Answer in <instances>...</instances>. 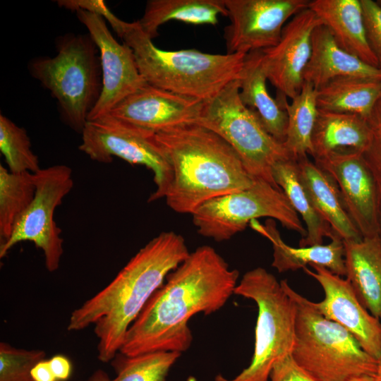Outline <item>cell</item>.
Segmentation results:
<instances>
[{
    "label": "cell",
    "mask_w": 381,
    "mask_h": 381,
    "mask_svg": "<svg viewBox=\"0 0 381 381\" xmlns=\"http://www.w3.org/2000/svg\"><path fill=\"white\" fill-rule=\"evenodd\" d=\"M238 277L213 248H197L151 296L128 329L119 352L135 356L187 351L193 341L189 320L220 310L234 294Z\"/></svg>",
    "instance_id": "cell-1"
},
{
    "label": "cell",
    "mask_w": 381,
    "mask_h": 381,
    "mask_svg": "<svg viewBox=\"0 0 381 381\" xmlns=\"http://www.w3.org/2000/svg\"><path fill=\"white\" fill-rule=\"evenodd\" d=\"M189 253L181 235L172 231L160 233L106 287L71 313L68 330L95 325L98 358L103 363L111 361L151 296Z\"/></svg>",
    "instance_id": "cell-2"
},
{
    "label": "cell",
    "mask_w": 381,
    "mask_h": 381,
    "mask_svg": "<svg viewBox=\"0 0 381 381\" xmlns=\"http://www.w3.org/2000/svg\"><path fill=\"white\" fill-rule=\"evenodd\" d=\"M172 169L165 200L181 214H193L216 198L248 188L253 179L234 149L213 131L196 123L155 133Z\"/></svg>",
    "instance_id": "cell-3"
},
{
    "label": "cell",
    "mask_w": 381,
    "mask_h": 381,
    "mask_svg": "<svg viewBox=\"0 0 381 381\" xmlns=\"http://www.w3.org/2000/svg\"><path fill=\"white\" fill-rule=\"evenodd\" d=\"M121 39L132 49L147 84L202 102L239 79L246 55L210 54L195 49L162 50L153 44L137 20L127 23Z\"/></svg>",
    "instance_id": "cell-4"
},
{
    "label": "cell",
    "mask_w": 381,
    "mask_h": 381,
    "mask_svg": "<svg viewBox=\"0 0 381 381\" xmlns=\"http://www.w3.org/2000/svg\"><path fill=\"white\" fill-rule=\"evenodd\" d=\"M281 282L296 304L294 361L317 381L375 377L377 361L346 329L324 317L313 302Z\"/></svg>",
    "instance_id": "cell-5"
},
{
    "label": "cell",
    "mask_w": 381,
    "mask_h": 381,
    "mask_svg": "<svg viewBox=\"0 0 381 381\" xmlns=\"http://www.w3.org/2000/svg\"><path fill=\"white\" fill-rule=\"evenodd\" d=\"M54 57L30 61L31 75L58 103L64 122L82 133L102 88L99 49L88 35L68 34L56 42Z\"/></svg>",
    "instance_id": "cell-6"
},
{
    "label": "cell",
    "mask_w": 381,
    "mask_h": 381,
    "mask_svg": "<svg viewBox=\"0 0 381 381\" xmlns=\"http://www.w3.org/2000/svg\"><path fill=\"white\" fill-rule=\"evenodd\" d=\"M234 294L257 305L254 352L249 365L238 375L227 378L218 374L214 381H269L274 365L292 353L296 304L281 281L260 267L243 274Z\"/></svg>",
    "instance_id": "cell-7"
},
{
    "label": "cell",
    "mask_w": 381,
    "mask_h": 381,
    "mask_svg": "<svg viewBox=\"0 0 381 381\" xmlns=\"http://www.w3.org/2000/svg\"><path fill=\"white\" fill-rule=\"evenodd\" d=\"M196 124L225 140L253 179L279 188L273 179L272 169L277 163L293 158L283 143L274 138L256 114L243 104L239 97L238 79L203 102Z\"/></svg>",
    "instance_id": "cell-8"
},
{
    "label": "cell",
    "mask_w": 381,
    "mask_h": 381,
    "mask_svg": "<svg viewBox=\"0 0 381 381\" xmlns=\"http://www.w3.org/2000/svg\"><path fill=\"white\" fill-rule=\"evenodd\" d=\"M201 236L224 241L243 231L253 220L268 217L304 238L307 231L283 190L270 183L254 180L248 188L212 199L193 214Z\"/></svg>",
    "instance_id": "cell-9"
},
{
    "label": "cell",
    "mask_w": 381,
    "mask_h": 381,
    "mask_svg": "<svg viewBox=\"0 0 381 381\" xmlns=\"http://www.w3.org/2000/svg\"><path fill=\"white\" fill-rule=\"evenodd\" d=\"M81 135L79 150L94 161L107 164L117 157L151 169L156 190L148 201L165 198L172 182V169L155 133L103 116L87 121Z\"/></svg>",
    "instance_id": "cell-10"
},
{
    "label": "cell",
    "mask_w": 381,
    "mask_h": 381,
    "mask_svg": "<svg viewBox=\"0 0 381 381\" xmlns=\"http://www.w3.org/2000/svg\"><path fill=\"white\" fill-rule=\"evenodd\" d=\"M72 176L71 168L65 164L40 169L34 173V198L16 223L10 238L0 245L1 258L18 243L30 241L43 251L47 270H58L64 253V240L54 214L73 186Z\"/></svg>",
    "instance_id": "cell-11"
},
{
    "label": "cell",
    "mask_w": 381,
    "mask_h": 381,
    "mask_svg": "<svg viewBox=\"0 0 381 381\" xmlns=\"http://www.w3.org/2000/svg\"><path fill=\"white\" fill-rule=\"evenodd\" d=\"M230 24L224 28L227 54L248 53L278 44L289 19L308 0H224Z\"/></svg>",
    "instance_id": "cell-12"
},
{
    "label": "cell",
    "mask_w": 381,
    "mask_h": 381,
    "mask_svg": "<svg viewBox=\"0 0 381 381\" xmlns=\"http://www.w3.org/2000/svg\"><path fill=\"white\" fill-rule=\"evenodd\" d=\"M75 12L97 45L100 57L102 88L89 121L106 115L147 83L140 73L132 49L115 40L103 17L83 10Z\"/></svg>",
    "instance_id": "cell-13"
},
{
    "label": "cell",
    "mask_w": 381,
    "mask_h": 381,
    "mask_svg": "<svg viewBox=\"0 0 381 381\" xmlns=\"http://www.w3.org/2000/svg\"><path fill=\"white\" fill-rule=\"evenodd\" d=\"M334 179L363 237L379 236L380 188L363 153L346 150L314 160Z\"/></svg>",
    "instance_id": "cell-14"
},
{
    "label": "cell",
    "mask_w": 381,
    "mask_h": 381,
    "mask_svg": "<svg viewBox=\"0 0 381 381\" xmlns=\"http://www.w3.org/2000/svg\"><path fill=\"white\" fill-rule=\"evenodd\" d=\"M303 271L322 286L325 297L313 302L315 308L326 318L339 324L357 340L361 347L377 361L381 356V322L360 302L346 279L327 268L310 265Z\"/></svg>",
    "instance_id": "cell-15"
},
{
    "label": "cell",
    "mask_w": 381,
    "mask_h": 381,
    "mask_svg": "<svg viewBox=\"0 0 381 381\" xmlns=\"http://www.w3.org/2000/svg\"><path fill=\"white\" fill-rule=\"evenodd\" d=\"M320 24L317 15L307 8L285 25L277 45L262 50L267 80L281 95L293 99L301 92L311 54L312 33Z\"/></svg>",
    "instance_id": "cell-16"
},
{
    "label": "cell",
    "mask_w": 381,
    "mask_h": 381,
    "mask_svg": "<svg viewBox=\"0 0 381 381\" xmlns=\"http://www.w3.org/2000/svg\"><path fill=\"white\" fill-rule=\"evenodd\" d=\"M203 102L146 84L108 114L115 119L155 133L197 123Z\"/></svg>",
    "instance_id": "cell-17"
},
{
    "label": "cell",
    "mask_w": 381,
    "mask_h": 381,
    "mask_svg": "<svg viewBox=\"0 0 381 381\" xmlns=\"http://www.w3.org/2000/svg\"><path fill=\"white\" fill-rule=\"evenodd\" d=\"M311 54L303 81L317 90L339 77H356L381 81V71L365 64L339 47L327 28L318 25L312 33Z\"/></svg>",
    "instance_id": "cell-18"
},
{
    "label": "cell",
    "mask_w": 381,
    "mask_h": 381,
    "mask_svg": "<svg viewBox=\"0 0 381 381\" xmlns=\"http://www.w3.org/2000/svg\"><path fill=\"white\" fill-rule=\"evenodd\" d=\"M239 97L243 104L258 116L265 130L277 141L286 139L288 117L284 95L272 97L267 87V75L262 50L248 53L239 78Z\"/></svg>",
    "instance_id": "cell-19"
},
{
    "label": "cell",
    "mask_w": 381,
    "mask_h": 381,
    "mask_svg": "<svg viewBox=\"0 0 381 381\" xmlns=\"http://www.w3.org/2000/svg\"><path fill=\"white\" fill-rule=\"evenodd\" d=\"M308 8L327 28L340 48L377 68L367 41L360 0H313Z\"/></svg>",
    "instance_id": "cell-20"
},
{
    "label": "cell",
    "mask_w": 381,
    "mask_h": 381,
    "mask_svg": "<svg viewBox=\"0 0 381 381\" xmlns=\"http://www.w3.org/2000/svg\"><path fill=\"white\" fill-rule=\"evenodd\" d=\"M250 225L272 243V266L279 272L296 271L304 268L307 265H316L339 276H346L344 246L341 238H334L327 245L294 248L284 242L274 219H267L265 225L260 224L257 220H253Z\"/></svg>",
    "instance_id": "cell-21"
},
{
    "label": "cell",
    "mask_w": 381,
    "mask_h": 381,
    "mask_svg": "<svg viewBox=\"0 0 381 381\" xmlns=\"http://www.w3.org/2000/svg\"><path fill=\"white\" fill-rule=\"evenodd\" d=\"M346 279L361 304L381 318V239L379 236L360 241H343Z\"/></svg>",
    "instance_id": "cell-22"
},
{
    "label": "cell",
    "mask_w": 381,
    "mask_h": 381,
    "mask_svg": "<svg viewBox=\"0 0 381 381\" xmlns=\"http://www.w3.org/2000/svg\"><path fill=\"white\" fill-rule=\"evenodd\" d=\"M298 172L312 204L342 241L363 237L350 218L334 179L307 157L297 160Z\"/></svg>",
    "instance_id": "cell-23"
},
{
    "label": "cell",
    "mask_w": 381,
    "mask_h": 381,
    "mask_svg": "<svg viewBox=\"0 0 381 381\" xmlns=\"http://www.w3.org/2000/svg\"><path fill=\"white\" fill-rule=\"evenodd\" d=\"M375 133L367 120L358 115L318 109L310 155L314 160L341 150L363 152Z\"/></svg>",
    "instance_id": "cell-24"
},
{
    "label": "cell",
    "mask_w": 381,
    "mask_h": 381,
    "mask_svg": "<svg viewBox=\"0 0 381 381\" xmlns=\"http://www.w3.org/2000/svg\"><path fill=\"white\" fill-rule=\"evenodd\" d=\"M227 15L224 0H150L143 17L137 21L152 40L158 35L159 27L170 20L216 25L219 16Z\"/></svg>",
    "instance_id": "cell-25"
},
{
    "label": "cell",
    "mask_w": 381,
    "mask_h": 381,
    "mask_svg": "<svg viewBox=\"0 0 381 381\" xmlns=\"http://www.w3.org/2000/svg\"><path fill=\"white\" fill-rule=\"evenodd\" d=\"M272 176L306 226L307 234L301 239L300 246L322 244L325 237L330 240L339 238L312 204L300 181L297 160L290 159L277 163L272 169Z\"/></svg>",
    "instance_id": "cell-26"
},
{
    "label": "cell",
    "mask_w": 381,
    "mask_h": 381,
    "mask_svg": "<svg viewBox=\"0 0 381 381\" xmlns=\"http://www.w3.org/2000/svg\"><path fill=\"white\" fill-rule=\"evenodd\" d=\"M381 92V81L356 77L337 78L317 90L318 109L368 119Z\"/></svg>",
    "instance_id": "cell-27"
},
{
    "label": "cell",
    "mask_w": 381,
    "mask_h": 381,
    "mask_svg": "<svg viewBox=\"0 0 381 381\" xmlns=\"http://www.w3.org/2000/svg\"><path fill=\"white\" fill-rule=\"evenodd\" d=\"M316 93L312 84L304 82L291 103L285 102L288 123L283 145L295 160L307 157L312 152L311 138L318 113Z\"/></svg>",
    "instance_id": "cell-28"
},
{
    "label": "cell",
    "mask_w": 381,
    "mask_h": 381,
    "mask_svg": "<svg viewBox=\"0 0 381 381\" xmlns=\"http://www.w3.org/2000/svg\"><path fill=\"white\" fill-rule=\"evenodd\" d=\"M35 193L34 174H14L0 164V245L10 238Z\"/></svg>",
    "instance_id": "cell-29"
},
{
    "label": "cell",
    "mask_w": 381,
    "mask_h": 381,
    "mask_svg": "<svg viewBox=\"0 0 381 381\" xmlns=\"http://www.w3.org/2000/svg\"><path fill=\"white\" fill-rule=\"evenodd\" d=\"M181 353L157 351L115 358L116 376L110 379L102 370L95 371L86 381H166L168 373Z\"/></svg>",
    "instance_id": "cell-30"
},
{
    "label": "cell",
    "mask_w": 381,
    "mask_h": 381,
    "mask_svg": "<svg viewBox=\"0 0 381 381\" xmlns=\"http://www.w3.org/2000/svg\"><path fill=\"white\" fill-rule=\"evenodd\" d=\"M0 151L10 172L34 174L41 169L25 129L2 114L0 115Z\"/></svg>",
    "instance_id": "cell-31"
},
{
    "label": "cell",
    "mask_w": 381,
    "mask_h": 381,
    "mask_svg": "<svg viewBox=\"0 0 381 381\" xmlns=\"http://www.w3.org/2000/svg\"><path fill=\"white\" fill-rule=\"evenodd\" d=\"M42 350L18 349L0 343V381H34L31 370L44 359Z\"/></svg>",
    "instance_id": "cell-32"
},
{
    "label": "cell",
    "mask_w": 381,
    "mask_h": 381,
    "mask_svg": "<svg viewBox=\"0 0 381 381\" xmlns=\"http://www.w3.org/2000/svg\"><path fill=\"white\" fill-rule=\"evenodd\" d=\"M360 1L367 41L381 71V7L373 0Z\"/></svg>",
    "instance_id": "cell-33"
},
{
    "label": "cell",
    "mask_w": 381,
    "mask_h": 381,
    "mask_svg": "<svg viewBox=\"0 0 381 381\" xmlns=\"http://www.w3.org/2000/svg\"><path fill=\"white\" fill-rule=\"evenodd\" d=\"M59 6L76 11L83 10L100 16L108 21L119 37H122L127 22L115 16L103 0H59Z\"/></svg>",
    "instance_id": "cell-34"
},
{
    "label": "cell",
    "mask_w": 381,
    "mask_h": 381,
    "mask_svg": "<svg viewBox=\"0 0 381 381\" xmlns=\"http://www.w3.org/2000/svg\"><path fill=\"white\" fill-rule=\"evenodd\" d=\"M269 381H317L293 358L291 354L279 360L273 366Z\"/></svg>",
    "instance_id": "cell-35"
},
{
    "label": "cell",
    "mask_w": 381,
    "mask_h": 381,
    "mask_svg": "<svg viewBox=\"0 0 381 381\" xmlns=\"http://www.w3.org/2000/svg\"><path fill=\"white\" fill-rule=\"evenodd\" d=\"M363 156L381 188V135H375Z\"/></svg>",
    "instance_id": "cell-36"
},
{
    "label": "cell",
    "mask_w": 381,
    "mask_h": 381,
    "mask_svg": "<svg viewBox=\"0 0 381 381\" xmlns=\"http://www.w3.org/2000/svg\"><path fill=\"white\" fill-rule=\"evenodd\" d=\"M50 368L58 381H66L71 374L72 365L69 359L63 355H55L48 360Z\"/></svg>",
    "instance_id": "cell-37"
},
{
    "label": "cell",
    "mask_w": 381,
    "mask_h": 381,
    "mask_svg": "<svg viewBox=\"0 0 381 381\" xmlns=\"http://www.w3.org/2000/svg\"><path fill=\"white\" fill-rule=\"evenodd\" d=\"M31 376L34 381H58L50 368L48 360L44 359L33 367Z\"/></svg>",
    "instance_id": "cell-38"
},
{
    "label": "cell",
    "mask_w": 381,
    "mask_h": 381,
    "mask_svg": "<svg viewBox=\"0 0 381 381\" xmlns=\"http://www.w3.org/2000/svg\"><path fill=\"white\" fill-rule=\"evenodd\" d=\"M367 121L374 133L381 135V92Z\"/></svg>",
    "instance_id": "cell-39"
},
{
    "label": "cell",
    "mask_w": 381,
    "mask_h": 381,
    "mask_svg": "<svg viewBox=\"0 0 381 381\" xmlns=\"http://www.w3.org/2000/svg\"><path fill=\"white\" fill-rule=\"evenodd\" d=\"M374 378V381H381V356L377 360V370Z\"/></svg>",
    "instance_id": "cell-40"
},
{
    "label": "cell",
    "mask_w": 381,
    "mask_h": 381,
    "mask_svg": "<svg viewBox=\"0 0 381 381\" xmlns=\"http://www.w3.org/2000/svg\"><path fill=\"white\" fill-rule=\"evenodd\" d=\"M350 381H374V378L371 376H361L353 378Z\"/></svg>",
    "instance_id": "cell-41"
},
{
    "label": "cell",
    "mask_w": 381,
    "mask_h": 381,
    "mask_svg": "<svg viewBox=\"0 0 381 381\" xmlns=\"http://www.w3.org/2000/svg\"><path fill=\"white\" fill-rule=\"evenodd\" d=\"M379 236L381 239V188H380V209H379Z\"/></svg>",
    "instance_id": "cell-42"
},
{
    "label": "cell",
    "mask_w": 381,
    "mask_h": 381,
    "mask_svg": "<svg viewBox=\"0 0 381 381\" xmlns=\"http://www.w3.org/2000/svg\"><path fill=\"white\" fill-rule=\"evenodd\" d=\"M378 5L381 7V0L376 1Z\"/></svg>",
    "instance_id": "cell-43"
}]
</instances>
